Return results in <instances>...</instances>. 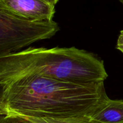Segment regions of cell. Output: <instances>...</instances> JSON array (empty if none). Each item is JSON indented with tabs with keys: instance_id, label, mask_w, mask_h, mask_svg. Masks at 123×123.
Segmentation results:
<instances>
[{
	"instance_id": "cell-5",
	"label": "cell",
	"mask_w": 123,
	"mask_h": 123,
	"mask_svg": "<svg viewBox=\"0 0 123 123\" xmlns=\"http://www.w3.org/2000/svg\"><path fill=\"white\" fill-rule=\"evenodd\" d=\"M91 118L101 123H123V100L108 97Z\"/></svg>"
},
{
	"instance_id": "cell-10",
	"label": "cell",
	"mask_w": 123,
	"mask_h": 123,
	"mask_svg": "<svg viewBox=\"0 0 123 123\" xmlns=\"http://www.w3.org/2000/svg\"><path fill=\"white\" fill-rule=\"evenodd\" d=\"M43 1L50 4V6H55L57 4V2H58L59 0H43Z\"/></svg>"
},
{
	"instance_id": "cell-4",
	"label": "cell",
	"mask_w": 123,
	"mask_h": 123,
	"mask_svg": "<svg viewBox=\"0 0 123 123\" xmlns=\"http://www.w3.org/2000/svg\"><path fill=\"white\" fill-rule=\"evenodd\" d=\"M0 8L8 14L29 22L53 20L55 6L43 0H0Z\"/></svg>"
},
{
	"instance_id": "cell-2",
	"label": "cell",
	"mask_w": 123,
	"mask_h": 123,
	"mask_svg": "<svg viewBox=\"0 0 123 123\" xmlns=\"http://www.w3.org/2000/svg\"><path fill=\"white\" fill-rule=\"evenodd\" d=\"M26 76L77 83L104 82V62L92 53L74 47L28 48L0 55V82Z\"/></svg>"
},
{
	"instance_id": "cell-7",
	"label": "cell",
	"mask_w": 123,
	"mask_h": 123,
	"mask_svg": "<svg viewBox=\"0 0 123 123\" xmlns=\"http://www.w3.org/2000/svg\"><path fill=\"white\" fill-rule=\"evenodd\" d=\"M0 123H31L18 116L6 115L0 119Z\"/></svg>"
},
{
	"instance_id": "cell-9",
	"label": "cell",
	"mask_w": 123,
	"mask_h": 123,
	"mask_svg": "<svg viewBox=\"0 0 123 123\" xmlns=\"http://www.w3.org/2000/svg\"><path fill=\"white\" fill-rule=\"evenodd\" d=\"M1 99H2V91H1V86H0V119L4 116H6L2 111V107H1Z\"/></svg>"
},
{
	"instance_id": "cell-6",
	"label": "cell",
	"mask_w": 123,
	"mask_h": 123,
	"mask_svg": "<svg viewBox=\"0 0 123 123\" xmlns=\"http://www.w3.org/2000/svg\"><path fill=\"white\" fill-rule=\"evenodd\" d=\"M31 123H101L90 117H74L68 118H37L18 116Z\"/></svg>"
},
{
	"instance_id": "cell-11",
	"label": "cell",
	"mask_w": 123,
	"mask_h": 123,
	"mask_svg": "<svg viewBox=\"0 0 123 123\" xmlns=\"http://www.w3.org/2000/svg\"><path fill=\"white\" fill-rule=\"evenodd\" d=\"M119 1H120V2H121V3H122L123 4V0H118Z\"/></svg>"
},
{
	"instance_id": "cell-8",
	"label": "cell",
	"mask_w": 123,
	"mask_h": 123,
	"mask_svg": "<svg viewBox=\"0 0 123 123\" xmlns=\"http://www.w3.org/2000/svg\"><path fill=\"white\" fill-rule=\"evenodd\" d=\"M116 48L123 54V30L120 31V34L119 35L117 40Z\"/></svg>"
},
{
	"instance_id": "cell-3",
	"label": "cell",
	"mask_w": 123,
	"mask_h": 123,
	"mask_svg": "<svg viewBox=\"0 0 123 123\" xmlns=\"http://www.w3.org/2000/svg\"><path fill=\"white\" fill-rule=\"evenodd\" d=\"M58 31V25L53 20L25 21L0 8V55L20 51L35 42L51 38Z\"/></svg>"
},
{
	"instance_id": "cell-1",
	"label": "cell",
	"mask_w": 123,
	"mask_h": 123,
	"mask_svg": "<svg viewBox=\"0 0 123 123\" xmlns=\"http://www.w3.org/2000/svg\"><path fill=\"white\" fill-rule=\"evenodd\" d=\"M5 115L90 117L108 98L104 82L77 83L26 76L0 82Z\"/></svg>"
}]
</instances>
